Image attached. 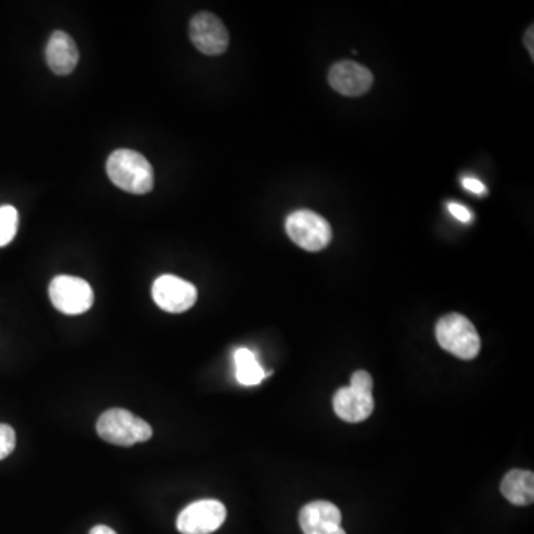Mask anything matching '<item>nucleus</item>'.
<instances>
[{
	"label": "nucleus",
	"mask_w": 534,
	"mask_h": 534,
	"mask_svg": "<svg viewBox=\"0 0 534 534\" xmlns=\"http://www.w3.org/2000/svg\"><path fill=\"white\" fill-rule=\"evenodd\" d=\"M106 170L116 187L134 195H146L155 186L152 165L134 150H115L107 159Z\"/></svg>",
	"instance_id": "nucleus-1"
},
{
	"label": "nucleus",
	"mask_w": 534,
	"mask_h": 534,
	"mask_svg": "<svg viewBox=\"0 0 534 534\" xmlns=\"http://www.w3.org/2000/svg\"><path fill=\"white\" fill-rule=\"evenodd\" d=\"M97 432L107 443L130 447L152 438V426L146 420L122 408L104 411L97 422Z\"/></svg>",
	"instance_id": "nucleus-2"
},
{
	"label": "nucleus",
	"mask_w": 534,
	"mask_h": 534,
	"mask_svg": "<svg viewBox=\"0 0 534 534\" xmlns=\"http://www.w3.org/2000/svg\"><path fill=\"white\" fill-rule=\"evenodd\" d=\"M435 334L441 348L457 358L474 359L480 354V334L474 324L460 313L443 316L438 321Z\"/></svg>",
	"instance_id": "nucleus-3"
},
{
	"label": "nucleus",
	"mask_w": 534,
	"mask_h": 534,
	"mask_svg": "<svg viewBox=\"0 0 534 534\" xmlns=\"http://www.w3.org/2000/svg\"><path fill=\"white\" fill-rule=\"evenodd\" d=\"M285 227L291 241L306 251L324 250L333 236L330 223L309 210H299L291 214Z\"/></svg>",
	"instance_id": "nucleus-4"
},
{
	"label": "nucleus",
	"mask_w": 534,
	"mask_h": 534,
	"mask_svg": "<svg viewBox=\"0 0 534 534\" xmlns=\"http://www.w3.org/2000/svg\"><path fill=\"white\" fill-rule=\"evenodd\" d=\"M49 299L58 311L66 315H81L91 309L94 291L84 279L60 275L49 285Z\"/></svg>",
	"instance_id": "nucleus-5"
},
{
	"label": "nucleus",
	"mask_w": 534,
	"mask_h": 534,
	"mask_svg": "<svg viewBox=\"0 0 534 534\" xmlns=\"http://www.w3.org/2000/svg\"><path fill=\"white\" fill-rule=\"evenodd\" d=\"M226 515V508L219 500H198L180 512L177 530L181 534H211L223 526Z\"/></svg>",
	"instance_id": "nucleus-6"
},
{
	"label": "nucleus",
	"mask_w": 534,
	"mask_h": 534,
	"mask_svg": "<svg viewBox=\"0 0 534 534\" xmlns=\"http://www.w3.org/2000/svg\"><path fill=\"white\" fill-rule=\"evenodd\" d=\"M153 300L162 311L181 313L189 311L198 299L196 287L174 275H162L152 288Z\"/></svg>",
	"instance_id": "nucleus-7"
},
{
	"label": "nucleus",
	"mask_w": 534,
	"mask_h": 534,
	"mask_svg": "<svg viewBox=\"0 0 534 534\" xmlns=\"http://www.w3.org/2000/svg\"><path fill=\"white\" fill-rule=\"evenodd\" d=\"M190 39L205 55H222L229 46V32L223 21L210 12H199L190 21Z\"/></svg>",
	"instance_id": "nucleus-8"
},
{
	"label": "nucleus",
	"mask_w": 534,
	"mask_h": 534,
	"mask_svg": "<svg viewBox=\"0 0 534 534\" xmlns=\"http://www.w3.org/2000/svg\"><path fill=\"white\" fill-rule=\"evenodd\" d=\"M299 521L305 534H346L342 527V512L325 500L303 506Z\"/></svg>",
	"instance_id": "nucleus-9"
},
{
	"label": "nucleus",
	"mask_w": 534,
	"mask_h": 534,
	"mask_svg": "<svg viewBox=\"0 0 534 534\" xmlns=\"http://www.w3.org/2000/svg\"><path fill=\"white\" fill-rule=\"evenodd\" d=\"M331 88L346 97H359L370 91L373 85V73L367 67L354 61H342L334 64L328 73Z\"/></svg>",
	"instance_id": "nucleus-10"
},
{
	"label": "nucleus",
	"mask_w": 534,
	"mask_h": 534,
	"mask_svg": "<svg viewBox=\"0 0 534 534\" xmlns=\"http://www.w3.org/2000/svg\"><path fill=\"white\" fill-rule=\"evenodd\" d=\"M46 63L55 75H70L78 66L79 51L75 41L66 32L52 33L46 45Z\"/></svg>",
	"instance_id": "nucleus-11"
},
{
	"label": "nucleus",
	"mask_w": 534,
	"mask_h": 534,
	"mask_svg": "<svg viewBox=\"0 0 534 534\" xmlns=\"http://www.w3.org/2000/svg\"><path fill=\"white\" fill-rule=\"evenodd\" d=\"M333 407L337 416L348 423L364 422L374 410L373 395L362 394L351 386L336 392L333 398Z\"/></svg>",
	"instance_id": "nucleus-12"
},
{
	"label": "nucleus",
	"mask_w": 534,
	"mask_h": 534,
	"mask_svg": "<svg viewBox=\"0 0 534 534\" xmlns=\"http://www.w3.org/2000/svg\"><path fill=\"white\" fill-rule=\"evenodd\" d=\"M500 490H502L503 497L512 505H532L534 500L533 472L512 469L503 478Z\"/></svg>",
	"instance_id": "nucleus-13"
},
{
	"label": "nucleus",
	"mask_w": 534,
	"mask_h": 534,
	"mask_svg": "<svg viewBox=\"0 0 534 534\" xmlns=\"http://www.w3.org/2000/svg\"><path fill=\"white\" fill-rule=\"evenodd\" d=\"M236 380L244 386H257L266 379L265 370L256 355L247 348L235 352Z\"/></svg>",
	"instance_id": "nucleus-14"
},
{
	"label": "nucleus",
	"mask_w": 534,
	"mask_h": 534,
	"mask_svg": "<svg viewBox=\"0 0 534 534\" xmlns=\"http://www.w3.org/2000/svg\"><path fill=\"white\" fill-rule=\"evenodd\" d=\"M18 211L12 205L0 207V247L11 244L17 235Z\"/></svg>",
	"instance_id": "nucleus-15"
},
{
	"label": "nucleus",
	"mask_w": 534,
	"mask_h": 534,
	"mask_svg": "<svg viewBox=\"0 0 534 534\" xmlns=\"http://www.w3.org/2000/svg\"><path fill=\"white\" fill-rule=\"evenodd\" d=\"M17 438L15 431L9 425L0 423V460L6 459L15 450Z\"/></svg>",
	"instance_id": "nucleus-16"
},
{
	"label": "nucleus",
	"mask_w": 534,
	"mask_h": 534,
	"mask_svg": "<svg viewBox=\"0 0 534 534\" xmlns=\"http://www.w3.org/2000/svg\"><path fill=\"white\" fill-rule=\"evenodd\" d=\"M351 388L362 392V394L373 395V379H371L370 373L365 370L355 371L352 374Z\"/></svg>",
	"instance_id": "nucleus-17"
},
{
	"label": "nucleus",
	"mask_w": 534,
	"mask_h": 534,
	"mask_svg": "<svg viewBox=\"0 0 534 534\" xmlns=\"http://www.w3.org/2000/svg\"><path fill=\"white\" fill-rule=\"evenodd\" d=\"M448 211L462 223H469L472 219L471 211L459 204H448Z\"/></svg>",
	"instance_id": "nucleus-18"
},
{
	"label": "nucleus",
	"mask_w": 534,
	"mask_h": 534,
	"mask_svg": "<svg viewBox=\"0 0 534 534\" xmlns=\"http://www.w3.org/2000/svg\"><path fill=\"white\" fill-rule=\"evenodd\" d=\"M463 186H465V189H468L469 192L475 193V195H483V193H486V186H484L481 181H478L477 178H465V180H463Z\"/></svg>",
	"instance_id": "nucleus-19"
},
{
	"label": "nucleus",
	"mask_w": 534,
	"mask_h": 534,
	"mask_svg": "<svg viewBox=\"0 0 534 534\" xmlns=\"http://www.w3.org/2000/svg\"><path fill=\"white\" fill-rule=\"evenodd\" d=\"M89 534H116V532L107 526H95Z\"/></svg>",
	"instance_id": "nucleus-20"
},
{
	"label": "nucleus",
	"mask_w": 534,
	"mask_h": 534,
	"mask_svg": "<svg viewBox=\"0 0 534 534\" xmlns=\"http://www.w3.org/2000/svg\"><path fill=\"white\" fill-rule=\"evenodd\" d=\"M526 46H527V49H529L530 54H532V57H533V52H534V48H533V27H532V29L529 30V32H527V35H526Z\"/></svg>",
	"instance_id": "nucleus-21"
}]
</instances>
